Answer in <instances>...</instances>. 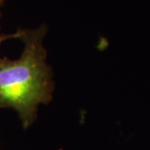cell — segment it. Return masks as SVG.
Instances as JSON below:
<instances>
[{
	"mask_svg": "<svg viewBox=\"0 0 150 150\" xmlns=\"http://www.w3.org/2000/svg\"><path fill=\"white\" fill-rule=\"evenodd\" d=\"M47 28L18 29L23 49L17 59H0V108L18 113L24 129L37 118L38 107L52 100L54 83L43 39Z\"/></svg>",
	"mask_w": 150,
	"mask_h": 150,
	"instance_id": "cell-1",
	"label": "cell"
},
{
	"mask_svg": "<svg viewBox=\"0 0 150 150\" xmlns=\"http://www.w3.org/2000/svg\"><path fill=\"white\" fill-rule=\"evenodd\" d=\"M8 38H18L17 32L12 33V34H0V45L4 41H5Z\"/></svg>",
	"mask_w": 150,
	"mask_h": 150,
	"instance_id": "cell-2",
	"label": "cell"
},
{
	"mask_svg": "<svg viewBox=\"0 0 150 150\" xmlns=\"http://www.w3.org/2000/svg\"><path fill=\"white\" fill-rule=\"evenodd\" d=\"M4 0H0V18H1V8L4 5Z\"/></svg>",
	"mask_w": 150,
	"mask_h": 150,
	"instance_id": "cell-3",
	"label": "cell"
}]
</instances>
